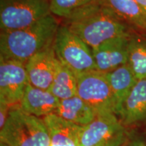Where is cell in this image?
Returning <instances> with one entry per match:
<instances>
[{
    "label": "cell",
    "mask_w": 146,
    "mask_h": 146,
    "mask_svg": "<svg viewBox=\"0 0 146 146\" xmlns=\"http://www.w3.org/2000/svg\"><path fill=\"white\" fill-rule=\"evenodd\" d=\"M0 140L8 146H51L48 131L43 118L24 112L19 104L12 106Z\"/></svg>",
    "instance_id": "3"
},
{
    "label": "cell",
    "mask_w": 146,
    "mask_h": 146,
    "mask_svg": "<svg viewBox=\"0 0 146 146\" xmlns=\"http://www.w3.org/2000/svg\"><path fill=\"white\" fill-rule=\"evenodd\" d=\"M60 100L49 90L28 84L19 103L24 112L39 118L55 114Z\"/></svg>",
    "instance_id": "12"
},
{
    "label": "cell",
    "mask_w": 146,
    "mask_h": 146,
    "mask_svg": "<svg viewBox=\"0 0 146 146\" xmlns=\"http://www.w3.org/2000/svg\"><path fill=\"white\" fill-rule=\"evenodd\" d=\"M129 37L114 38L91 49L96 70L106 73L127 64Z\"/></svg>",
    "instance_id": "10"
},
{
    "label": "cell",
    "mask_w": 146,
    "mask_h": 146,
    "mask_svg": "<svg viewBox=\"0 0 146 146\" xmlns=\"http://www.w3.org/2000/svg\"><path fill=\"white\" fill-rule=\"evenodd\" d=\"M50 14L49 0H0V29L26 28Z\"/></svg>",
    "instance_id": "5"
},
{
    "label": "cell",
    "mask_w": 146,
    "mask_h": 146,
    "mask_svg": "<svg viewBox=\"0 0 146 146\" xmlns=\"http://www.w3.org/2000/svg\"><path fill=\"white\" fill-rule=\"evenodd\" d=\"M77 96L89 104L97 114L113 112L116 103L105 73L96 70L76 76Z\"/></svg>",
    "instance_id": "6"
},
{
    "label": "cell",
    "mask_w": 146,
    "mask_h": 146,
    "mask_svg": "<svg viewBox=\"0 0 146 146\" xmlns=\"http://www.w3.org/2000/svg\"><path fill=\"white\" fill-rule=\"evenodd\" d=\"M135 1L146 15V0H135Z\"/></svg>",
    "instance_id": "23"
},
{
    "label": "cell",
    "mask_w": 146,
    "mask_h": 146,
    "mask_svg": "<svg viewBox=\"0 0 146 146\" xmlns=\"http://www.w3.org/2000/svg\"><path fill=\"white\" fill-rule=\"evenodd\" d=\"M50 138L51 146H78L83 127L56 114L43 118Z\"/></svg>",
    "instance_id": "13"
},
{
    "label": "cell",
    "mask_w": 146,
    "mask_h": 146,
    "mask_svg": "<svg viewBox=\"0 0 146 146\" xmlns=\"http://www.w3.org/2000/svg\"><path fill=\"white\" fill-rule=\"evenodd\" d=\"M129 27L146 33V15L135 0H104Z\"/></svg>",
    "instance_id": "16"
},
{
    "label": "cell",
    "mask_w": 146,
    "mask_h": 146,
    "mask_svg": "<svg viewBox=\"0 0 146 146\" xmlns=\"http://www.w3.org/2000/svg\"><path fill=\"white\" fill-rule=\"evenodd\" d=\"M97 1L98 0H49L52 14L64 19Z\"/></svg>",
    "instance_id": "19"
},
{
    "label": "cell",
    "mask_w": 146,
    "mask_h": 146,
    "mask_svg": "<svg viewBox=\"0 0 146 146\" xmlns=\"http://www.w3.org/2000/svg\"><path fill=\"white\" fill-rule=\"evenodd\" d=\"M55 114L81 127H85L96 118L97 112L79 96L62 100Z\"/></svg>",
    "instance_id": "14"
},
{
    "label": "cell",
    "mask_w": 146,
    "mask_h": 146,
    "mask_svg": "<svg viewBox=\"0 0 146 146\" xmlns=\"http://www.w3.org/2000/svg\"><path fill=\"white\" fill-rule=\"evenodd\" d=\"M91 49L108 40L130 36L129 27L106 4L98 0L64 19V24Z\"/></svg>",
    "instance_id": "1"
},
{
    "label": "cell",
    "mask_w": 146,
    "mask_h": 146,
    "mask_svg": "<svg viewBox=\"0 0 146 146\" xmlns=\"http://www.w3.org/2000/svg\"><path fill=\"white\" fill-rule=\"evenodd\" d=\"M131 134L114 113L97 114L91 123L82 128L78 146H98L113 141H128Z\"/></svg>",
    "instance_id": "7"
},
{
    "label": "cell",
    "mask_w": 146,
    "mask_h": 146,
    "mask_svg": "<svg viewBox=\"0 0 146 146\" xmlns=\"http://www.w3.org/2000/svg\"><path fill=\"white\" fill-rule=\"evenodd\" d=\"M56 61L53 44L29 58L25 63L29 83L49 90L54 80Z\"/></svg>",
    "instance_id": "9"
},
{
    "label": "cell",
    "mask_w": 146,
    "mask_h": 146,
    "mask_svg": "<svg viewBox=\"0 0 146 146\" xmlns=\"http://www.w3.org/2000/svg\"><path fill=\"white\" fill-rule=\"evenodd\" d=\"M127 64L138 80L146 79V38L139 35H131Z\"/></svg>",
    "instance_id": "18"
},
{
    "label": "cell",
    "mask_w": 146,
    "mask_h": 146,
    "mask_svg": "<svg viewBox=\"0 0 146 146\" xmlns=\"http://www.w3.org/2000/svg\"><path fill=\"white\" fill-rule=\"evenodd\" d=\"M127 142V141H126ZM126 142L123 141H113L110 142V143L102 144V145H98V146H123Z\"/></svg>",
    "instance_id": "22"
},
{
    "label": "cell",
    "mask_w": 146,
    "mask_h": 146,
    "mask_svg": "<svg viewBox=\"0 0 146 146\" xmlns=\"http://www.w3.org/2000/svg\"><path fill=\"white\" fill-rule=\"evenodd\" d=\"M53 46L57 59L76 76L96 70L91 49L66 25H60Z\"/></svg>",
    "instance_id": "4"
},
{
    "label": "cell",
    "mask_w": 146,
    "mask_h": 146,
    "mask_svg": "<svg viewBox=\"0 0 146 146\" xmlns=\"http://www.w3.org/2000/svg\"><path fill=\"white\" fill-rule=\"evenodd\" d=\"M116 116L125 127L146 122V79L138 80L120 105Z\"/></svg>",
    "instance_id": "11"
},
{
    "label": "cell",
    "mask_w": 146,
    "mask_h": 146,
    "mask_svg": "<svg viewBox=\"0 0 146 146\" xmlns=\"http://www.w3.org/2000/svg\"><path fill=\"white\" fill-rule=\"evenodd\" d=\"M0 146H8L7 144H5V143H3V142H1L0 141Z\"/></svg>",
    "instance_id": "24"
},
{
    "label": "cell",
    "mask_w": 146,
    "mask_h": 146,
    "mask_svg": "<svg viewBox=\"0 0 146 146\" xmlns=\"http://www.w3.org/2000/svg\"><path fill=\"white\" fill-rule=\"evenodd\" d=\"M116 103V115L124 100L135 86L138 79L128 64L105 73Z\"/></svg>",
    "instance_id": "15"
},
{
    "label": "cell",
    "mask_w": 146,
    "mask_h": 146,
    "mask_svg": "<svg viewBox=\"0 0 146 146\" xmlns=\"http://www.w3.org/2000/svg\"><path fill=\"white\" fill-rule=\"evenodd\" d=\"M10 108V106L3 102H0V129H2L6 122Z\"/></svg>",
    "instance_id": "21"
},
{
    "label": "cell",
    "mask_w": 146,
    "mask_h": 146,
    "mask_svg": "<svg viewBox=\"0 0 146 146\" xmlns=\"http://www.w3.org/2000/svg\"><path fill=\"white\" fill-rule=\"evenodd\" d=\"M123 146H146V139L139 135H131Z\"/></svg>",
    "instance_id": "20"
},
{
    "label": "cell",
    "mask_w": 146,
    "mask_h": 146,
    "mask_svg": "<svg viewBox=\"0 0 146 146\" xmlns=\"http://www.w3.org/2000/svg\"><path fill=\"white\" fill-rule=\"evenodd\" d=\"M29 83L25 63L0 58V102L18 104Z\"/></svg>",
    "instance_id": "8"
},
{
    "label": "cell",
    "mask_w": 146,
    "mask_h": 146,
    "mask_svg": "<svg viewBox=\"0 0 146 146\" xmlns=\"http://www.w3.org/2000/svg\"><path fill=\"white\" fill-rule=\"evenodd\" d=\"M49 91L60 100L77 96V79L76 75L58 59L54 80Z\"/></svg>",
    "instance_id": "17"
},
{
    "label": "cell",
    "mask_w": 146,
    "mask_h": 146,
    "mask_svg": "<svg viewBox=\"0 0 146 146\" xmlns=\"http://www.w3.org/2000/svg\"><path fill=\"white\" fill-rule=\"evenodd\" d=\"M60 25L53 14L26 28L0 32V58L26 63L33 56L54 43Z\"/></svg>",
    "instance_id": "2"
}]
</instances>
